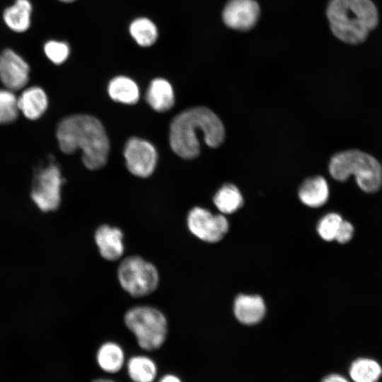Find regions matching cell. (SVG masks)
Listing matches in <instances>:
<instances>
[{
	"mask_svg": "<svg viewBox=\"0 0 382 382\" xmlns=\"http://www.w3.org/2000/svg\"><path fill=\"white\" fill-rule=\"evenodd\" d=\"M343 219L336 213H329L323 216L318 224V233L327 241L335 240L337 232Z\"/></svg>",
	"mask_w": 382,
	"mask_h": 382,
	"instance_id": "d4e9b609",
	"label": "cell"
},
{
	"mask_svg": "<svg viewBox=\"0 0 382 382\" xmlns=\"http://www.w3.org/2000/svg\"><path fill=\"white\" fill-rule=\"evenodd\" d=\"M327 17L334 35L352 45L363 42L378 23V9L371 0H330Z\"/></svg>",
	"mask_w": 382,
	"mask_h": 382,
	"instance_id": "3957f363",
	"label": "cell"
},
{
	"mask_svg": "<svg viewBox=\"0 0 382 382\" xmlns=\"http://www.w3.org/2000/svg\"><path fill=\"white\" fill-rule=\"evenodd\" d=\"M234 313L241 323L254 325L264 317L265 304L260 296L241 294L235 301Z\"/></svg>",
	"mask_w": 382,
	"mask_h": 382,
	"instance_id": "4fadbf2b",
	"label": "cell"
},
{
	"mask_svg": "<svg viewBox=\"0 0 382 382\" xmlns=\"http://www.w3.org/2000/svg\"><path fill=\"white\" fill-rule=\"evenodd\" d=\"M108 91L113 100L124 104H134L139 98L137 83L132 79L124 76L112 79L108 84Z\"/></svg>",
	"mask_w": 382,
	"mask_h": 382,
	"instance_id": "d6986e66",
	"label": "cell"
},
{
	"mask_svg": "<svg viewBox=\"0 0 382 382\" xmlns=\"http://www.w3.org/2000/svg\"><path fill=\"white\" fill-rule=\"evenodd\" d=\"M124 323L142 349L157 350L166 340L168 320L156 307L150 305L132 306L125 312Z\"/></svg>",
	"mask_w": 382,
	"mask_h": 382,
	"instance_id": "5b68a950",
	"label": "cell"
},
{
	"mask_svg": "<svg viewBox=\"0 0 382 382\" xmlns=\"http://www.w3.org/2000/svg\"><path fill=\"white\" fill-rule=\"evenodd\" d=\"M189 231L198 239L207 242L219 241L228 229V222L223 214H213L207 209L195 207L187 216Z\"/></svg>",
	"mask_w": 382,
	"mask_h": 382,
	"instance_id": "ba28073f",
	"label": "cell"
},
{
	"mask_svg": "<svg viewBox=\"0 0 382 382\" xmlns=\"http://www.w3.org/2000/svg\"><path fill=\"white\" fill-rule=\"evenodd\" d=\"M63 183L59 168L53 163L38 170L34 178L31 198L39 209L48 212L58 209Z\"/></svg>",
	"mask_w": 382,
	"mask_h": 382,
	"instance_id": "52a82bcc",
	"label": "cell"
},
{
	"mask_svg": "<svg viewBox=\"0 0 382 382\" xmlns=\"http://www.w3.org/2000/svg\"><path fill=\"white\" fill-rule=\"evenodd\" d=\"M381 374L379 364L368 358L356 359L349 368V376L354 382H377Z\"/></svg>",
	"mask_w": 382,
	"mask_h": 382,
	"instance_id": "7402d4cb",
	"label": "cell"
},
{
	"mask_svg": "<svg viewBox=\"0 0 382 382\" xmlns=\"http://www.w3.org/2000/svg\"><path fill=\"white\" fill-rule=\"evenodd\" d=\"M18 98L12 91L0 90V124L15 121L18 115Z\"/></svg>",
	"mask_w": 382,
	"mask_h": 382,
	"instance_id": "cb8c5ba5",
	"label": "cell"
},
{
	"mask_svg": "<svg viewBox=\"0 0 382 382\" xmlns=\"http://www.w3.org/2000/svg\"><path fill=\"white\" fill-rule=\"evenodd\" d=\"M129 33L141 47L152 45L157 40L158 30L155 24L146 18H139L132 22Z\"/></svg>",
	"mask_w": 382,
	"mask_h": 382,
	"instance_id": "603a6c76",
	"label": "cell"
},
{
	"mask_svg": "<svg viewBox=\"0 0 382 382\" xmlns=\"http://www.w3.org/2000/svg\"><path fill=\"white\" fill-rule=\"evenodd\" d=\"M260 16L255 0H230L223 11L225 24L235 30H248L256 24Z\"/></svg>",
	"mask_w": 382,
	"mask_h": 382,
	"instance_id": "8fae6325",
	"label": "cell"
},
{
	"mask_svg": "<svg viewBox=\"0 0 382 382\" xmlns=\"http://www.w3.org/2000/svg\"><path fill=\"white\" fill-rule=\"evenodd\" d=\"M145 98L151 108L159 112L169 110L175 103L174 92L170 83L161 78L151 82Z\"/></svg>",
	"mask_w": 382,
	"mask_h": 382,
	"instance_id": "5bb4252c",
	"label": "cell"
},
{
	"mask_svg": "<svg viewBox=\"0 0 382 382\" xmlns=\"http://www.w3.org/2000/svg\"><path fill=\"white\" fill-rule=\"evenodd\" d=\"M214 204L222 213L228 214L237 211L243 204L239 190L233 184L224 185L215 194Z\"/></svg>",
	"mask_w": 382,
	"mask_h": 382,
	"instance_id": "ffe728a7",
	"label": "cell"
},
{
	"mask_svg": "<svg viewBox=\"0 0 382 382\" xmlns=\"http://www.w3.org/2000/svg\"><path fill=\"white\" fill-rule=\"evenodd\" d=\"M96 360L100 368L105 372L115 374L122 367L125 353L122 348L114 342H106L98 349Z\"/></svg>",
	"mask_w": 382,
	"mask_h": 382,
	"instance_id": "ac0fdd59",
	"label": "cell"
},
{
	"mask_svg": "<svg viewBox=\"0 0 382 382\" xmlns=\"http://www.w3.org/2000/svg\"><path fill=\"white\" fill-rule=\"evenodd\" d=\"M381 180H382V170H381Z\"/></svg>",
	"mask_w": 382,
	"mask_h": 382,
	"instance_id": "1f68e13d",
	"label": "cell"
},
{
	"mask_svg": "<svg viewBox=\"0 0 382 382\" xmlns=\"http://www.w3.org/2000/svg\"><path fill=\"white\" fill-rule=\"evenodd\" d=\"M124 156L128 170L140 178H147L153 173L158 159L154 146L138 137H132L127 141Z\"/></svg>",
	"mask_w": 382,
	"mask_h": 382,
	"instance_id": "9c48e42d",
	"label": "cell"
},
{
	"mask_svg": "<svg viewBox=\"0 0 382 382\" xmlns=\"http://www.w3.org/2000/svg\"><path fill=\"white\" fill-rule=\"evenodd\" d=\"M91 382H116V381L113 380H110V379H107V378H97L92 381Z\"/></svg>",
	"mask_w": 382,
	"mask_h": 382,
	"instance_id": "f546056e",
	"label": "cell"
},
{
	"mask_svg": "<svg viewBox=\"0 0 382 382\" xmlns=\"http://www.w3.org/2000/svg\"><path fill=\"white\" fill-rule=\"evenodd\" d=\"M121 288L129 295L140 298L150 295L158 288L159 272L151 262L139 255L123 258L117 269Z\"/></svg>",
	"mask_w": 382,
	"mask_h": 382,
	"instance_id": "8992f818",
	"label": "cell"
},
{
	"mask_svg": "<svg viewBox=\"0 0 382 382\" xmlns=\"http://www.w3.org/2000/svg\"><path fill=\"white\" fill-rule=\"evenodd\" d=\"M57 138L61 151L65 154L81 149L82 161L87 168L96 170L105 165L110 144L97 118L88 115L68 116L59 123Z\"/></svg>",
	"mask_w": 382,
	"mask_h": 382,
	"instance_id": "6da1fadb",
	"label": "cell"
},
{
	"mask_svg": "<svg viewBox=\"0 0 382 382\" xmlns=\"http://www.w3.org/2000/svg\"><path fill=\"white\" fill-rule=\"evenodd\" d=\"M59 1H61L62 2L69 3V2H72V1H74L75 0H59Z\"/></svg>",
	"mask_w": 382,
	"mask_h": 382,
	"instance_id": "4dcf8cb0",
	"label": "cell"
},
{
	"mask_svg": "<svg viewBox=\"0 0 382 382\" xmlns=\"http://www.w3.org/2000/svg\"><path fill=\"white\" fill-rule=\"evenodd\" d=\"M31 12L32 5L29 0H16L12 6L5 9L3 18L11 30L22 33L30 27Z\"/></svg>",
	"mask_w": 382,
	"mask_h": 382,
	"instance_id": "e0dca14e",
	"label": "cell"
},
{
	"mask_svg": "<svg viewBox=\"0 0 382 382\" xmlns=\"http://www.w3.org/2000/svg\"><path fill=\"white\" fill-rule=\"evenodd\" d=\"M354 233V227L347 221H342L337 232L335 240L340 243H345L351 240Z\"/></svg>",
	"mask_w": 382,
	"mask_h": 382,
	"instance_id": "4316f807",
	"label": "cell"
},
{
	"mask_svg": "<svg viewBox=\"0 0 382 382\" xmlns=\"http://www.w3.org/2000/svg\"><path fill=\"white\" fill-rule=\"evenodd\" d=\"M159 382H181V381L178 376L175 375L167 374L162 377Z\"/></svg>",
	"mask_w": 382,
	"mask_h": 382,
	"instance_id": "f1b7e54d",
	"label": "cell"
},
{
	"mask_svg": "<svg viewBox=\"0 0 382 382\" xmlns=\"http://www.w3.org/2000/svg\"><path fill=\"white\" fill-rule=\"evenodd\" d=\"M128 375L134 382H153L156 376L155 363L146 356H134L127 362Z\"/></svg>",
	"mask_w": 382,
	"mask_h": 382,
	"instance_id": "44dd1931",
	"label": "cell"
},
{
	"mask_svg": "<svg viewBox=\"0 0 382 382\" xmlns=\"http://www.w3.org/2000/svg\"><path fill=\"white\" fill-rule=\"evenodd\" d=\"M93 238L104 260L116 261L122 257L125 250L124 233L119 227L102 224L95 231Z\"/></svg>",
	"mask_w": 382,
	"mask_h": 382,
	"instance_id": "7c38bea8",
	"label": "cell"
},
{
	"mask_svg": "<svg viewBox=\"0 0 382 382\" xmlns=\"http://www.w3.org/2000/svg\"><path fill=\"white\" fill-rule=\"evenodd\" d=\"M382 166L371 155L357 149L335 154L329 163L331 176L345 181L354 175L358 186L365 192L374 193L381 187Z\"/></svg>",
	"mask_w": 382,
	"mask_h": 382,
	"instance_id": "277c9868",
	"label": "cell"
},
{
	"mask_svg": "<svg viewBox=\"0 0 382 382\" xmlns=\"http://www.w3.org/2000/svg\"><path fill=\"white\" fill-rule=\"evenodd\" d=\"M321 382H349L346 378L337 374H331L324 377Z\"/></svg>",
	"mask_w": 382,
	"mask_h": 382,
	"instance_id": "83f0119b",
	"label": "cell"
},
{
	"mask_svg": "<svg viewBox=\"0 0 382 382\" xmlns=\"http://www.w3.org/2000/svg\"><path fill=\"white\" fill-rule=\"evenodd\" d=\"M44 52L47 57L54 64L64 62L69 54V45L64 42L50 40L44 45Z\"/></svg>",
	"mask_w": 382,
	"mask_h": 382,
	"instance_id": "484cf974",
	"label": "cell"
},
{
	"mask_svg": "<svg viewBox=\"0 0 382 382\" xmlns=\"http://www.w3.org/2000/svg\"><path fill=\"white\" fill-rule=\"evenodd\" d=\"M48 100L43 89L32 86L25 89L18 98L19 111L29 120L40 118L47 110Z\"/></svg>",
	"mask_w": 382,
	"mask_h": 382,
	"instance_id": "9a60e30c",
	"label": "cell"
},
{
	"mask_svg": "<svg viewBox=\"0 0 382 382\" xmlns=\"http://www.w3.org/2000/svg\"><path fill=\"white\" fill-rule=\"evenodd\" d=\"M329 187L326 180L321 176L306 179L299 190L301 202L310 207H319L328 199Z\"/></svg>",
	"mask_w": 382,
	"mask_h": 382,
	"instance_id": "2e32d148",
	"label": "cell"
},
{
	"mask_svg": "<svg viewBox=\"0 0 382 382\" xmlns=\"http://www.w3.org/2000/svg\"><path fill=\"white\" fill-rule=\"evenodd\" d=\"M202 133L206 144L216 148L225 137L219 117L205 107L187 109L177 115L170 126L169 141L172 150L184 159H193L199 154L198 134Z\"/></svg>",
	"mask_w": 382,
	"mask_h": 382,
	"instance_id": "7a4b0ae2",
	"label": "cell"
},
{
	"mask_svg": "<svg viewBox=\"0 0 382 382\" xmlns=\"http://www.w3.org/2000/svg\"><path fill=\"white\" fill-rule=\"evenodd\" d=\"M29 66L16 52L6 49L0 54V81L10 91L23 88L29 79Z\"/></svg>",
	"mask_w": 382,
	"mask_h": 382,
	"instance_id": "30bf717a",
	"label": "cell"
}]
</instances>
